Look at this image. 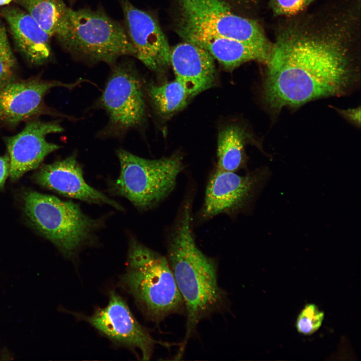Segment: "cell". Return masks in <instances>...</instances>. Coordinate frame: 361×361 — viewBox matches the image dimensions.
Masks as SVG:
<instances>
[{
	"mask_svg": "<svg viewBox=\"0 0 361 361\" xmlns=\"http://www.w3.org/2000/svg\"><path fill=\"white\" fill-rule=\"evenodd\" d=\"M247 135L241 127L231 125L219 132L217 142L218 168L236 172L243 164Z\"/></svg>",
	"mask_w": 361,
	"mask_h": 361,
	"instance_id": "obj_19",
	"label": "cell"
},
{
	"mask_svg": "<svg viewBox=\"0 0 361 361\" xmlns=\"http://www.w3.org/2000/svg\"><path fill=\"white\" fill-rule=\"evenodd\" d=\"M189 202L181 209L169 238L167 260L183 300L186 333L176 355L182 357L199 322L227 305L226 292L218 284L216 261L196 244L191 228Z\"/></svg>",
	"mask_w": 361,
	"mask_h": 361,
	"instance_id": "obj_2",
	"label": "cell"
},
{
	"mask_svg": "<svg viewBox=\"0 0 361 361\" xmlns=\"http://www.w3.org/2000/svg\"><path fill=\"white\" fill-rule=\"evenodd\" d=\"M145 91L155 110L164 118L183 109L191 98L185 86L176 78L162 84L150 83Z\"/></svg>",
	"mask_w": 361,
	"mask_h": 361,
	"instance_id": "obj_18",
	"label": "cell"
},
{
	"mask_svg": "<svg viewBox=\"0 0 361 361\" xmlns=\"http://www.w3.org/2000/svg\"><path fill=\"white\" fill-rule=\"evenodd\" d=\"M269 174L264 170L240 175L218 168L206 188L202 217L209 219L244 207L261 188Z\"/></svg>",
	"mask_w": 361,
	"mask_h": 361,
	"instance_id": "obj_11",
	"label": "cell"
},
{
	"mask_svg": "<svg viewBox=\"0 0 361 361\" xmlns=\"http://www.w3.org/2000/svg\"><path fill=\"white\" fill-rule=\"evenodd\" d=\"M111 67L97 103L108 118L100 135L120 137L144 126L147 118L146 91L139 73L131 62H116Z\"/></svg>",
	"mask_w": 361,
	"mask_h": 361,
	"instance_id": "obj_8",
	"label": "cell"
},
{
	"mask_svg": "<svg viewBox=\"0 0 361 361\" xmlns=\"http://www.w3.org/2000/svg\"><path fill=\"white\" fill-rule=\"evenodd\" d=\"M41 186L68 197L96 204H107L118 210L121 205L88 184L75 153L43 165L34 175Z\"/></svg>",
	"mask_w": 361,
	"mask_h": 361,
	"instance_id": "obj_14",
	"label": "cell"
},
{
	"mask_svg": "<svg viewBox=\"0 0 361 361\" xmlns=\"http://www.w3.org/2000/svg\"><path fill=\"white\" fill-rule=\"evenodd\" d=\"M180 36L197 34L238 39L270 54L272 41L256 20L234 13L223 0H177Z\"/></svg>",
	"mask_w": 361,
	"mask_h": 361,
	"instance_id": "obj_7",
	"label": "cell"
},
{
	"mask_svg": "<svg viewBox=\"0 0 361 361\" xmlns=\"http://www.w3.org/2000/svg\"><path fill=\"white\" fill-rule=\"evenodd\" d=\"M117 156L120 171L111 189L141 210L152 207L169 194L183 167L178 155L148 159L119 149Z\"/></svg>",
	"mask_w": 361,
	"mask_h": 361,
	"instance_id": "obj_6",
	"label": "cell"
},
{
	"mask_svg": "<svg viewBox=\"0 0 361 361\" xmlns=\"http://www.w3.org/2000/svg\"><path fill=\"white\" fill-rule=\"evenodd\" d=\"M317 0H268L270 9L274 16L288 17L299 14Z\"/></svg>",
	"mask_w": 361,
	"mask_h": 361,
	"instance_id": "obj_23",
	"label": "cell"
},
{
	"mask_svg": "<svg viewBox=\"0 0 361 361\" xmlns=\"http://www.w3.org/2000/svg\"><path fill=\"white\" fill-rule=\"evenodd\" d=\"M23 200L25 214L32 224L67 257H73L93 241L100 225L77 204L53 195L28 191Z\"/></svg>",
	"mask_w": 361,
	"mask_h": 361,
	"instance_id": "obj_5",
	"label": "cell"
},
{
	"mask_svg": "<svg viewBox=\"0 0 361 361\" xmlns=\"http://www.w3.org/2000/svg\"><path fill=\"white\" fill-rule=\"evenodd\" d=\"M361 0H329L280 18L264 64L263 97L278 112L340 96L353 84L361 44Z\"/></svg>",
	"mask_w": 361,
	"mask_h": 361,
	"instance_id": "obj_1",
	"label": "cell"
},
{
	"mask_svg": "<svg viewBox=\"0 0 361 361\" xmlns=\"http://www.w3.org/2000/svg\"><path fill=\"white\" fill-rule=\"evenodd\" d=\"M16 68V60L0 20V86L15 80Z\"/></svg>",
	"mask_w": 361,
	"mask_h": 361,
	"instance_id": "obj_21",
	"label": "cell"
},
{
	"mask_svg": "<svg viewBox=\"0 0 361 361\" xmlns=\"http://www.w3.org/2000/svg\"><path fill=\"white\" fill-rule=\"evenodd\" d=\"M12 0H0V6L7 5L10 3Z\"/></svg>",
	"mask_w": 361,
	"mask_h": 361,
	"instance_id": "obj_27",
	"label": "cell"
},
{
	"mask_svg": "<svg viewBox=\"0 0 361 361\" xmlns=\"http://www.w3.org/2000/svg\"><path fill=\"white\" fill-rule=\"evenodd\" d=\"M78 316L116 344L132 350L138 349L144 360L151 357L155 344L161 343L153 338L124 299L113 290L109 293L106 306L97 309L90 316Z\"/></svg>",
	"mask_w": 361,
	"mask_h": 361,
	"instance_id": "obj_9",
	"label": "cell"
},
{
	"mask_svg": "<svg viewBox=\"0 0 361 361\" xmlns=\"http://www.w3.org/2000/svg\"><path fill=\"white\" fill-rule=\"evenodd\" d=\"M55 37L74 58L88 64L111 66L120 57L135 56L124 25L101 9L68 7Z\"/></svg>",
	"mask_w": 361,
	"mask_h": 361,
	"instance_id": "obj_4",
	"label": "cell"
},
{
	"mask_svg": "<svg viewBox=\"0 0 361 361\" xmlns=\"http://www.w3.org/2000/svg\"><path fill=\"white\" fill-rule=\"evenodd\" d=\"M87 80L80 78L73 83L45 80L40 78L14 80L0 86V121L16 125L45 112L44 98L52 88L72 89Z\"/></svg>",
	"mask_w": 361,
	"mask_h": 361,
	"instance_id": "obj_13",
	"label": "cell"
},
{
	"mask_svg": "<svg viewBox=\"0 0 361 361\" xmlns=\"http://www.w3.org/2000/svg\"><path fill=\"white\" fill-rule=\"evenodd\" d=\"M186 41L205 49L226 69L231 70L250 61L265 64L269 54L244 41L226 37L188 34Z\"/></svg>",
	"mask_w": 361,
	"mask_h": 361,
	"instance_id": "obj_17",
	"label": "cell"
},
{
	"mask_svg": "<svg viewBox=\"0 0 361 361\" xmlns=\"http://www.w3.org/2000/svg\"><path fill=\"white\" fill-rule=\"evenodd\" d=\"M63 128L59 121H29L18 134L4 138L10 158L9 176L19 179L27 172L37 168L44 158L60 146L48 142L46 136L61 133Z\"/></svg>",
	"mask_w": 361,
	"mask_h": 361,
	"instance_id": "obj_12",
	"label": "cell"
},
{
	"mask_svg": "<svg viewBox=\"0 0 361 361\" xmlns=\"http://www.w3.org/2000/svg\"><path fill=\"white\" fill-rule=\"evenodd\" d=\"M2 14L9 29L17 48L31 64L40 65L50 58V36L26 11L8 7Z\"/></svg>",
	"mask_w": 361,
	"mask_h": 361,
	"instance_id": "obj_16",
	"label": "cell"
},
{
	"mask_svg": "<svg viewBox=\"0 0 361 361\" xmlns=\"http://www.w3.org/2000/svg\"><path fill=\"white\" fill-rule=\"evenodd\" d=\"M124 26L135 51V57L155 73L170 64V48L156 18L135 7L129 0H120Z\"/></svg>",
	"mask_w": 361,
	"mask_h": 361,
	"instance_id": "obj_10",
	"label": "cell"
},
{
	"mask_svg": "<svg viewBox=\"0 0 361 361\" xmlns=\"http://www.w3.org/2000/svg\"><path fill=\"white\" fill-rule=\"evenodd\" d=\"M259 0H243V2L246 4H254L257 3Z\"/></svg>",
	"mask_w": 361,
	"mask_h": 361,
	"instance_id": "obj_26",
	"label": "cell"
},
{
	"mask_svg": "<svg viewBox=\"0 0 361 361\" xmlns=\"http://www.w3.org/2000/svg\"><path fill=\"white\" fill-rule=\"evenodd\" d=\"M213 57L205 49L185 41L170 48V64L191 97L214 84L216 69Z\"/></svg>",
	"mask_w": 361,
	"mask_h": 361,
	"instance_id": "obj_15",
	"label": "cell"
},
{
	"mask_svg": "<svg viewBox=\"0 0 361 361\" xmlns=\"http://www.w3.org/2000/svg\"><path fill=\"white\" fill-rule=\"evenodd\" d=\"M341 114L348 120L356 124L359 125L360 122V110L359 108L340 110Z\"/></svg>",
	"mask_w": 361,
	"mask_h": 361,
	"instance_id": "obj_25",
	"label": "cell"
},
{
	"mask_svg": "<svg viewBox=\"0 0 361 361\" xmlns=\"http://www.w3.org/2000/svg\"><path fill=\"white\" fill-rule=\"evenodd\" d=\"M121 284L145 316L153 322L185 312L167 259L133 238L130 240L127 267Z\"/></svg>",
	"mask_w": 361,
	"mask_h": 361,
	"instance_id": "obj_3",
	"label": "cell"
},
{
	"mask_svg": "<svg viewBox=\"0 0 361 361\" xmlns=\"http://www.w3.org/2000/svg\"><path fill=\"white\" fill-rule=\"evenodd\" d=\"M10 174V158L8 154L0 156V189L4 187Z\"/></svg>",
	"mask_w": 361,
	"mask_h": 361,
	"instance_id": "obj_24",
	"label": "cell"
},
{
	"mask_svg": "<svg viewBox=\"0 0 361 361\" xmlns=\"http://www.w3.org/2000/svg\"><path fill=\"white\" fill-rule=\"evenodd\" d=\"M324 312L314 303L306 304L298 315L295 326L297 331L304 335L314 334L321 327Z\"/></svg>",
	"mask_w": 361,
	"mask_h": 361,
	"instance_id": "obj_22",
	"label": "cell"
},
{
	"mask_svg": "<svg viewBox=\"0 0 361 361\" xmlns=\"http://www.w3.org/2000/svg\"><path fill=\"white\" fill-rule=\"evenodd\" d=\"M69 1L71 3H73L75 2H76L77 0H69Z\"/></svg>",
	"mask_w": 361,
	"mask_h": 361,
	"instance_id": "obj_28",
	"label": "cell"
},
{
	"mask_svg": "<svg viewBox=\"0 0 361 361\" xmlns=\"http://www.w3.org/2000/svg\"><path fill=\"white\" fill-rule=\"evenodd\" d=\"M50 36L55 37L68 7L63 0H17Z\"/></svg>",
	"mask_w": 361,
	"mask_h": 361,
	"instance_id": "obj_20",
	"label": "cell"
}]
</instances>
